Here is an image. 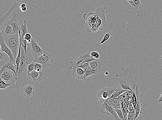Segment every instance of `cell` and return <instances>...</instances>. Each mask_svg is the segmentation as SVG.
<instances>
[{"mask_svg":"<svg viewBox=\"0 0 162 120\" xmlns=\"http://www.w3.org/2000/svg\"><path fill=\"white\" fill-rule=\"evenodd\" d=\"M122 77L129 84L133 91H135L138 85L140 86L141 91H145V82L143 74L139 71L135 70L132 66H128L123 70Z\"/></svg>","mask_w":162,"mask_h":120,"instance_id":"1","label":"cell"},{"mask_svg":"<svg viewBox=\"0 0 162 120\" xmlns=\"http://www.w3.org/2000/svg\"><path fill=\"white\" fill-rule=\"evenodd\" d=\"M26 53L21 45V58L18 72L16 76L17 80L15 84L9 86V89L24 87L27 84L28 77V63L26 58Z\"/></svg>","mask_w":162,"mask_h":120,"instance_id":"2","label":"cell"},{"mask_svg":"<svg viewBox=\"0 0 162 120\" xmlns=\"http://www.w3.org/2000/svg\"><path fill=\"white\" fill-rule=\"evenodd\" d=\"M5 41L7 46L9 48L16 60L18 54L20 40L19 33L14 32L13 34L5 37Z\"/></svg>","mask_w":162,"mask_h":120,"instance_id":"3","label":"cell"},{"mask_svg":"<svg viewBox=\"0 0 162 120\" xmlns=\"http://www.w3.org/2000/svg\"><path fill=\"white\" fill-rule=\"evenodd\" d=\"M105 9V7L96 9V12L97 13V21L95 24L92 27L91 32H95L98 30L102 31L106 27L107 22L106 19Z\"/></svg>","mask_w":162,"mask_h":120,"instance_id":"4","label":"cell"},{"mask_svg":"<svg viewBox=\"0 0 162 120\" xmlns=\"http://www.w3.org/2000/svg\"><path fill=\"white\" fill-rule=\"evenodd\" d=\"M117 89V88L114 86H108L102 88L97 93L99 101L102 104L104 102L107 103L110 99V97Z\"/></svg>","mask_w":162,"mask_h":120,"instance_id":"5","label":"cell"},{"mask_svg":"<svg viewBox=\"0 0 162 120\" xmlns=\"http://www.w3.org/2000/svg\"><path fill=\"white\" fill-rule=\"evenodd\" d=\"M0 79L6 84L12 85L16 82L17 77L13 71L5 68L2 71H0Z\"/></svg>","mask_w":162,"mask_h":120,"instance_id":"6","label":"cell"},{"mask_svg":"<svg viewBox=\"0 0 162 120\" xmlns=\"http://www.w3.org/2000/svg\"><path fill=\"white\" fill-rule=\"evenodd\" d=\"M34 61L41 63L42 65L43 68H45L50 66L51 63L53 61V59L51 54L44 51L43 54L35 58Z\"/></svg>","mask_w":162,"mask_h":120,"instance_id":"7","label":"cell"},{"mask_svg":"<svg viewBox=\"0 0 162 120\" xmlns=\"http://www.w3.org/2000/svg\"><path fill=\"white\" fill-rule=\"evenodd\" d=\"M83 17L86 21L85 27L86 30L88 33L91 32L92 26L97 22V12H90L88 14L85 13L83 15Z\"/></svg>","mask_w":162,"mask_h":120,"instance_id":"8","label":"cell"},{"mask_svg":"<svg viewBox=\"0 0 162 120\" xmlns=\"http://www.w3.org/2000/svg\"><path fill=\"white\" fill-rule=\"evenodd\" d=\"M0 45L1 52H5L8 54L10 58L9 62H11L15 66L16 68V60L14 58L11 50L7 46L5 41V38L2 35L0 34Z\"/></svg>","mask_w":162,"mask_h":120,"instance_id":"9","label":"cell"},{"mask_svg":"<svg viewBox=\"0 0 162 120\" xmlns=\"http://www.w3.org/2000/svg\"><path fill=\"white\" fill-rule=\"evenodd\" d=\"M29 47L31 53L34 58L40 56L43 53L44 51L41 48L34 38H32Z\"/></svg>","mask_w":162,"mask_h":120,"instance_id":"10","label":"cell"},{"mask_svg":"<svg viewBox=\"0 0 162 120\" xmlns=\"http://www.w3.org/2000/svg\"><path fill=\"white\" fill-rule=\"evenodd\" d=\"M102 107L103 110L106 111V112H104L101 111L102 113L107 115L115 120H121L115 109L108 105L107 103L104 102L102 103Z\"/></svg>","mask_w":162,"mask_h":120,"instance_id":"11","label":"cell"},{"mask_svg":"<svg viewBox=\"0 0 162 120\" xmlns=\"http://www.w3.org/2000/svg\"><path fill=\"white\" fill-rule=\"evenodd\" d=\"M44 73L42 71L38 72L35 70L28 73L27 79L33 81L34 82L38 83L43 79Z\"/></svg>","mask_w":162,"mask_h":120,"instance_id":"12","label":"cell"},{"mask_svg":"<svg viewBox=\"0 0 162 120\" xmlns=\"http://www.w3.org/2000/svg\"><path fill=\"white\" fill-rule=\"evenodd\" d=\"M18 5L19 3L18 1L17 2H16L13 3L11 5L8 13L1 17V20H0V31H1L2 29H3L6 19L11 15L12 12L18 8Z\"/></svg>","mask_w":162,"mask_h":120,"instance_id":"13","label":"cell"},{"mask_svg":"<svg viewBox=\"0 0 162 120\" xmlns=\"http://www.w3.org/2000/svg\"><path fill=\"white\" fill-rule=\"evenodd\" d=\"M16 15V14L14 13L12 19L8 21V22L13 28L14 32L19 33V31L21 30V27L22 24H21L19 21L17 19Z\"/></svg>","mask_w":162,"mask_h":120,"instance_id":"14","label":"cell"},{"mask_svg":"<svg viewBox=\"0 0 162 120\" xmlns=\"http://www.w3.org/2000/svg\"><path fill=\"white\" fill-rule=\"evenodd\" d=\"M86 60L84 58H82L80 56L79 57L76 58L73 61H70V64L71 65L69 69H72V75L73 76L74 75L76 69L78 67V66L82 63L85 62Z\"/></svg>","mask_w":162,"mask_h":120,"instance_id":"15","label":"cell"},{"mask_svg":"<svg viewBox=\"0 0 162 120\" xmlns=\"http://www.w3.org/2000/svg\"><path fill=\"white\" fill-rule=\"evenodd\" d=\"M14 33L13 28L12 26L9 23L8 21L5 22L4 26L2 30L0 32V34H1L4 37L8 36Z\"/></svg>","mask_w":162,"mask_h":120,"instance_id":"16","label":"cell"},{"mask_svg":"<svg viewBox=\"0 0 162 120\" xmlns=\"http://www.w3.org/2000/svg\"><path fill=\"white\" fill-rule=\"evenodd\" d=\"M24 96L26 97H30L34 94L35 93V88L32 84H29L25 86L24 87L22 90Z\"/></svg>","mask_w":162,"mask_h":120,"instance_id":"17","label":"cell"},{"mask_svg":"<svg viewBox=\"0 0 162 120\" xmlns=\"http://www.w3.org/2000/svg\"><path fill=\"white\" fill-rule=\"evenodd\" d=\"M124 4L129 10H137L141 8V6H138L135 5L133 0H124Z\"/></svg>","mask_w":162,"mask_h":120,"instance_id":"18","label":"cell"},{"mask_svg":"<svg viewBox=\"0 0 162 120\" xmlns=\"http://www.w3.org/2000/svg\"><path fill=\"white\" fill-rule=\"evenodd\" d=\"M74 75L79 79H81L84 81L86 80L85 71L82 68L78 67L75 72Z\"/></svg>","mask_w":162,"mask_h":120,"instance_id":"19","label":"cell"},{"mask_svg":"<svg viewBox=\"0 0 162 120\" xmlns=\"http://www.w3.org/2000/svg\"><path fill=\"white\" fill-rule=\"evenodd\" d=\"M107 103L115 109H121V102L117 100V97L110 99Z\"/></svg>","mask_w":162,"mask_h":120,"instance_id":"20","label":"cell"},{"mask_svg":"<svg viewBox=\"0 0 162 120\" xmlns=\"http://www.w3.org/2000/svg\"><path fill=\"white\" fill-rule=\"evenodd\" d=\"M90 67L93 69L100 71L103 64L99 59L89 62Z\"/></svg>","mask_w":162,"mask_h":120,"instance_id":"21","label":"cell"},{"mask_svg":"<svg viewBox=\"0 0 162 120\" xmlns=\"http://www.w3.org/2000/svg\"><path fill=\"white\" fill-rule=\"evenodd\" d=\"M1 59H0V65L3 66L6 63L9 62L10 58L8 55L5 52H1Z\"/></svg>","mask_w":162,"mask_h":120,"instance_id":"22","label":"cell"},{"mask_svg":"<svg viewBox=\"0 0 162 120\" xmlns=\"http://www.w3.org/2000/svg\"><path fill=\"white\" fill-rule=\"evenodd\" d=\"M5 68H8L10 70L13 71L15 74L16 76H17L15 66L13 64H12V63L9 62L3 65L2 68L1 70V71H2Z\"/></svg>","mask_w":162,"mask_h":120,"instance_id":"23","label":"cell"},{"mask_svg":"<svg viewBox=\"0 0 162 120\" xmlns=\"http://www.w3.org/2000/svg\"><path fill=\"white\" fill-rule=\"evenodd\" d=\"M127 91V90L123 89L120 87L117 88L116 91L112 94L111 96L110 97V99L117 97L119 95L122 94V93L125 92Z\"/></svg>","mask_w":162,"mask_h":120,"instance_id":"24","label":"cell"},{"mask_svg":"<svg viewBox=\"0 0 162 120\" xmlns=\"http://www.w3.org/2000/svg\"><path fill=\"white\" fill-rule=\"evenodd\" d=\"M90 53L91 52L86 53L80 56L85 59L86 62H91L97 59L91 55Z\"/></svg>","mask_w":162,"mask_h":120,"instance_id":"25","label":"cell"},{"mask_svg":"<svg viewBox=\"0 0 162 120\" xmlns=\"http://www.w3.org/2000/svg\"><path fill=\"white\" fill-rule=\"evenodd\" d=\"M104 34H105L104 38L99 43V45L101 44H104L105 42L109 40L110 37H111L112 35V33L109 30L105 31H104Z\"/></svg>","mask_w":162,"mask_h":120,"instance_id":"26","label":"cell"},{"mask_svg":"<svg viewBox=\"0 0 162 120\" xmlns=\"http://www.w3.org/2000/svg\"><path fill=\"white\" fill-rule=\"evenodd\" d=\"M21 36L23 38H24L25 35L28 33L26 21H24V24L21 25Z\"/></svg>","mask_w":162,"mask_h":120,"instance_id":"27","label":"cell"},{"mask_svg":"<svg viewBox=\"0 0 162 120\" xmlns=\"http://www.w3.org/2000/svg\"><path fill=\"white\" fill-rule=\"evenodd\" d=\"M137 102L136 110V111H136V116H135V120H136L137 118L138 117L139 115L141 112V106H142V104L139 101V98L137 99Z\"/></svg>","mask_w":162,"mask_h":120,"instance_id":"28","label":"cell"},{"mask_svg":"<svg viewBox=\"0 0 162 120\" xmlns=\"http://www.w3.org/2000/svg\"><path fill=\"white\" fill-rule=\"evenodd\" d=\"M119 84H120V87L122 88V89L124 90L132 91L131 88L125 83L123 79L120 80Z\"/></svg>","mask_w":162,"mask_h":120,"instance_id":"29","label":"cell"},{"mask_svg":"<svg viewBox=\"0 0 162 120\" xmlns=\"http://www.w3.org/2000/svg\"><path fill=\"white\" fill-rule=\"evenodd\" d=\"M21 45L22 47H23V49H24L25 52L26 54L27 53V40L25 39L24 38H23V37H21Z\"/></svg>","mask_w":162,"mask_h":120,"instance_id":"30","label":"cell"},{"mask_svg":"<svg viewBox=\"0 0 162 120\" xmlns=\"http://www.w3.org/2000/svg\"><path fill=\"white\" fill-rule=\"evenodd\" d=\"M100 72L98 71H85V77H87L90 76H93L98 75Z\"/></svg>","mask_w":162,"mask_h":120,"instance_id":"31","label":"cell"},{"mask_svg":"<svg viewBox=\"0 0 162 120\" xmlns=\"http://www.w3.org/2000/svg\"><path fill=\"white\" fill-rule=\"evenodd\" d=\"M123 114L124 117L126 120H127L128 113L129 112V109L127 107H126L121 109Z\"/></svg>","mask_w":162,"mask_h":120,"instance_id":"32","label":"cell"},{"mask_svg":"<svg viewBox=\"0 0 162 120\" xmlns=\"http://www.w3.org/2000/svg\"><path fill=\"white\" fill-rule=\"evenodd\" d=\"M131 100L132 101L133 105V106H134L135 110L136 111L137 102V100L136 93H135V91H133V95L132 97Z\"/></svg>","mask_w":162,"mask_h":120,"instance_id":"33","label":"cell"},{"mask_svg":"<svg viewBox=\"0 0 162 120\" xmlns=\"http://www.w3.org/2000/svg\"><path fill=\"white\" fill-rule=\"evenodd\" d=\"M35 63L33 61L28 64V73H31L34 70Z\"/></svg>","mask_w":162,"mask_h":120,"instance_id":"34","label":"cell"},{"mask_svg":"<svg viewBox=\"0 0 162 120\" xmlns=\"http://www.w3.org/2000/svg\"><path fill=\"white\" fill-rule=\"evenodd\" d=\"M135 116H136V111L135 110L132 112H129L127 120H135Z\"/></svg>","mask_w":162,"mask_h":120,"instance_id":"35","label":"cell"},{"mask_svg":"<svg viewBox=\"0 0 162 120\" xmlns=\"http://www.w3.org/2000/svg\"><path fill=\"white\" fill-rule=\"evenodd\" d=\"M43 68V66L41 63L35 62L34 70L40 72L42 71V69Z\"/></svg>","mask_w":162,"mask_h":120,"instance_id":"36","label":"cell"},{"mask_svg":"<svg viewBox=\"0 0 162 120\" xmlns=\"http://www.w3.org/2000/svg\"><path fill=\"white\" fill-rule=\"evenodd\" d=\"M0 81H1V82H1L0 83V84H1V86H0L1 89H5L11 85L10 84H6V82H5L4 81L2 80L1 79H0Z\"/></svg>","mask_w":162,"mask_h":120,"instance_id":"37","label":"cell"},{"mask_svg":"<svg viewBox=\"0 0 162 120\" xmlns=\"http://www.w3.org/2000/svg\"><path fill=\"white\" fill-rule=\"evenodd\" d=\"M140 113L141 114V115L140 116H139L136 120L143 119L144 118L147 117L148 115V112L146 111L143 112H140Z\"/></svg>","mask_w":162,"mask_h":120,"instance_id":"38","label":"cell"},{"mask_svg":"<svg viewBox=\"0 0 162 120\" xmlns=\"http://www.w3.org/2000/svg\"><path fill=\"white\" fill-rule=\"evenodd\" d=\"M115 109L117 115H118L119 117H120V119L122 120H125L123 114L122 109L118 108Z\"/></svg>","mask_w":162,"mask_h":120,"instance_id":"39","label":"cell"},{"mask_svg":"<svg viewBox=\"0 0 162 120\" xmlns=\"http://www.w3.org/2000/svg\"><path fill=\"white\" fill-rule=\"evenodd\" d=\"M90 67V63L89 62H84L82 64H80L78 67L84 69L87 67Z\"/></svg>","mask_w":162,"mask_h":120,"instance_id":"40","label":"cell"},{"mask_svg":"<svg viewBox=\"0 0 162 120\" xmlns=\"http://www.w3.org/2000/svg\"><path fill=\"white\" fill-rule=\"evenodd\" d=\"M24 38L27 40L28 43H31L32 40V38L31 35L29 33H27V34L25 35Z\"/></svg>","mask_w":162,"mask_h":120,"instance_id":"41","label":"cell"},{"mask_svg":"<svg viewBox=\"0 0 162 120\" xmlns=\"http://www.w3.org/2000/svg\"><path fill=\"white\" fill-rule=\"evenodd\" d=\"M127 91L125 92L122 93V94L120 95H119V96L118 97H117V100H118L119 101H120V102H121V103H122V102L123 101V100H124V97H125L126 93H127Z\"/></svg>","mask_w":162,"mask_h":120,"instance_id":"42","label":"cell"},{"mask_svg":"<svg viewBox=\"0 0 162 120\" xmlns=\"http://www.w3.org/2000/svg\"><path fill=\"white\" fill-rule=\"evenodd\" d=\"M129 108H128V109H129V112H132V111L135 110V109L134 106H133L131 99H130L129 100Z\"/></svg>","mask_w":162,"mask_h":120,"instance_id":"43","label":"cell"},{"mask_svg":"<svg viewBox=\"0 0 162 120\" xmlns=\"http://www.w3.org/2000/svg\"><path fill=\"white\" fill-rule=\"evenodd\" d=\"M91 55L96 59H99L100 58V55L97 52H91Z\"/></svg>","mask_w":162,"mask_h":120,"instance_id":"44","label":"cell"},{"mask_svg":"<svg viewBox=\"0 0 162 120\" xmlns=\"http://www.w3.org/2000/svg\"><path fill=\"white\" fill-rule=\"evenodd\" d=\"M133 2L137 6H141V0H133Z\"/></svg>","mask_w":162,"mask_h":120,"instance_id":"45","label":"cell"},{"mask_svg":"<svg viewBox=\"0 0 162 120\" xmlns=\"http://www.w3.org/2000/svg\"><path fill=\"white\" fill-rule=\"evenodd\" d=\"M133 91L131 90H128L127 93L129 96L130 99H131L133 95Z\"/></svg>","mask_w":162,"mask_h":120,"instance_id":"46","label":"cell"},{"mask_svg":"<svg viewBox=\"0 0 162 120\" xmlns=\"http://www.w3.org/2000/svg\"><path fill=\"white\" fill-rule=\"evenodd\" d=\"M155 102L160 104L162 103V93H161V96L159 99L157 100Z\"/></svg>","mask_w":162,"mask_h":120,"instance_id":"47","label":"cell"},{"mask_svg":"<svg viewBox=\"0 0 162 120\" xmlns=\"http://www.w3.org/2000/svg\"><path fill=\"white\" fill-rule=\"evenodd\" d=\"M126 107H127V104H126L125 102H124V101L123 100L122 102V103H121V109Z\"/></svg>","mask_w":162,"mask_h":120,"instance_id":"48","label":"cell"},{"mask_svg":"<svg viewBox=\"0 0 162 120\" xmlns=\"http://www.w3.org/2000/svg\"><path fill=\"white\" fill-rule=\"evenodd\" d=\"M27 9V8L26 7H24V8H21V11H22L23 12H25L26 11Z\"/></svg>","mask_w":162,"mask_h":120,"instance_id":"49","label":"cell"},{"mask_svg":"<svg viewBox=\"0 0 162 120\" xmlns=\"http://www.w3.org/2000/svg\"><path fill=\"white\" fill-rule=\"evenodd\" d=\"M25 7H26V5L25 3H22L20 5V8L21 9L22 8H24Z\"/></svg>","mask_w":162,"mask_h":120,"instance_id":"50","label":"cell"},{"mask_svg":"<svg viewBox=\"0 0 162 120\" xmlns=\"http://www.w3.org/2000/svg\"><path fill=\"white\" fill-rule=\"evenodd\" d=\"M17 1L19 3H20L21 1H22V0H17Z\"/></svg>","mask_w":162,"mask_h":120,"instance_id":"51","label":"cell"},{"mask_svg":"<svg viewBox=\"0 0 162 120\" xmlns=\"http://www.w3.org/2000/svg\"><path fill=\"white\" fill-rule=\"evenodd\" d=\"M105 75H108V72H106V73H105Z\"/></svg>","mask_w":162,"mask_h":120,"instance_id":"52","label":"cell"},{"mask_svg":"<svg viewBox=\"0 0 162 120\" xmlns=\"http://www.w3.org/2000/svg\"><path fill=\"white\" fill-rule=\"evenodd\" d=\"M161 58H162V56H161Z\"/></svg>","mask_w":162,"mask_h":120,"instance_id":"53","label":"cell"}]
</instances>
